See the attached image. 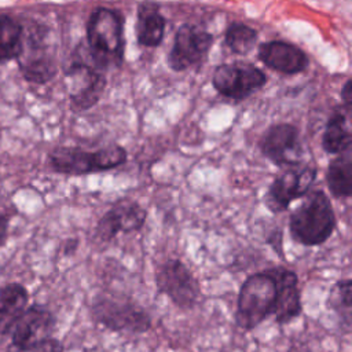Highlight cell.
<instances>
[{
    "instance_id": "obj_10",
    "label": "cell",
    "mask_w": 352,
    "mask_h": 352,
    "mask_svg": "<svg viewBox=\"0 0 352 352\" xmlns=\"http://www.w3.org/2000/svg\"><path fill=\"white\" fill-rule=\"evenodd\" d=\"M155 285L160 293L182 309H190L198 301V279L179 258H168L157 268Z\"/></svg>"
},
{
    "instance_id": "obj_3",
    "label": "cell",
    "mask_w": 352,
    "mask_h": 352,
    "mask_svg": "<svg viewBox=\"0 0 352 352\" xmlns=\"http://www.w3.org/2000/svg\"><path fill=\"white\" fill-rule=\"evenodd\" d=\"M126 160V150L116 143L94 150L60 146L54 148L48 155L50 166L55 172L67 176H84L111 170L122 166Z\"/></svg>"
},
{
    "instance_id": "obj_7",
    "label": "cell",
    "mask_w": 352,
    "mask_h": 352,
    "mask_svg": "<svg viewBox=\"0 0 352 352\" xmlns=\"http://www.w3.org/2000/svg\"><path fill=\"white\" fill-rule=\"evenodd\" d=\"M316 175V166L308 164L283 169L268 186L264 195V205L272 213L285 212L292 202L304 198L311 191Z\"/></svg>"
},
{
    "instance_id": "obj_22",
    "label": "cell",
    "mask_w": 352,
    "mask_h": 352,
    "mask_svg": "<svg viewBox=\"0 0 352 352\" xmlns=\"http://www.w3.org/2000/svg\"><path fill=\"white\" fill-rule=\"evenodd\" d=\"M258 32L242 22H232L224 32V44L232 54L248 55L256 45Z\"/></svg>"
},
{
    "instance_id": "obj_16",
    "label": "cell",
    "mask_w": 352,
    "mask_h": 352,
    "mask_svg": "<svg viewBox=\"0 0 352 352\" xmlns=\"http://www.w3.org/2000/svg\"><path fill=\"white\" fill-rule=\"evenodd\" d=\"M52 315L41 307H30L12 326V344L22 351L32 349L40 341L48 338L52 327Z\"/></svg>"
},
{
    "instance_id": "obj_1",
    "label": "cell",
    "mask_w": 352,
    "mask_h": 352,
    "mask_svg": "<svg viewBox=\"0 0 352 352\" xmlns=\"http://www.w3.org/2000/svg\"><path fill=\"white\" fill-rule=\"evenodd\" d=\"M125 18L122 12L109 7H96L88 16L85 38L88 44V59L106 72L109 67H120L125 52Z\"/></svg>"
},
{
    "instance_id": "obj_21",
    "label": "cell",
    "mask_w": 352,
    "mask_h": 352,
    "mask_svg": "<svg viewBox=\"0 0 352 352\" xmlns=\"http://www.w3.org/2000/svg\"><path fill=\"white\" fill-rule=\"evenodd\" d=\"M22 26L7 15H0V63L18 58L22 51Z\"/></svg>"
},
{
    "instance_id": "obj_15",
    "label": "cell",
    "mask_w": 352,
    "mask_h": 352,
    "mask_svg": "<svg viewBox=\"0 0 352 352\" xmlns=\"http://www.w3.org/2000/svg\"><path fill=\"white\" fill-rule=\"evenodd\" d=\"M276 283V301L274 307V316L279 324L292 322L301 314V293L298 287V278L294 271L278 265L267 268Z\"/></svg>"
},
{
    "instance_id": "obj_13",
    "label": "cell",
    "mask_w": 352,
    "mask_h": 352,
    "mask_svg": "<svg viewBox=\"0 0 352 352\" xmlns=\"http://www.w3.org/2000/svg\"><path fill=\"white\" fill-rule=\"evenodd\" d=\"M258 60L280 74L293 76L307 70L309 58L304 50L285 40L264 41L257 48Z\"/></svg>"
},
{
    "instance_id": "obj_4",
    "label": "cell",
    "mask_w": 352,
    "mask_h": 352,
    "mask_svg": "<svg viewBox=\"0 0 352 352\" xmlns=\"http://www.w3.org/2000/svg\"><path fill=\"white\" fill-rule=\"evenodd\" d=\"M275 301L276 283L272 275L267 270L249 275L239 289L236 324L245 330L254 329L274 312Z\"/></svg>"
},
{
    "instance_id": "obj_23",
    "label": "cell",
    "mask_w": 352,
    "mask_h": 352,
    "mask_svg": "<svg viewBox=\"0 0 352 352\" xmlns=\"http://www.w3.org/2000/svg\"><path fill=\"white\" fill-rule=\"evenodd\" d=\"M351 292L352 282L349 278H345L333 286L327 298L329 308L337 314L346 331L351 327Z\"/></svg>"
},
{
    "instance_id": "obj_19",
    "label": "cell",
    "mask_w": 352,
    "mask_h": 352,
    "mask_svg": "<svg viewBox=\"0 0 352 352\" xmlns=\"http://www.w3.org/2000/svg\"><path fill=\"white\" fill-rule=\"evenodd\" d=\"M326 183L331 195L337 199H346L352 190V154L351 150L336 155L327 166Z\"/></svg>"
},
{
    "instance_id": "obj_26",
    "label": "cell",
    "mask_w": 352,
    "mask_h": 352,
    "mask_svg": "<svg viewBox=\"0 0 352 352\" xmlns=\"http://www.w3.org/2000/svg\"><path fill=\"white\" fill-rule=\"evenodd\" d=\"M7 228H8L7 217H0V246L4 245L7 239Z\"/></svg>"
},
{
    "instance_id": "obj_14",
    "label": "cell",
    "mask_w": 352,
    "mask_h": 352,
    "mask_svg": "<svg viewBox=\"0 0 352 352\" xmlns=\"http://www.w3.org/2000/svg\"><path fill=\"white\" fill-rule=\"evenodd\" d=\"M18 58L25 78L32 82H47L56 73L55 56L47 47L43 36L37 33H32L28 37L23 34L22 51Z\"/></svg>"
},
{
    "instance_id": "obj_17",
    "label": "cell",
    "mask_w": 352,
    "mask_h": 352,
    "mask_svg": "<svg viewBox=\"0 0 352 352\" xmlns=\"http://www.w3.org/2000/svg\"><path fill=\"white\" fill-rule=\"evenodd\" d=\"M166 28V18L160 11V4L142 1L138 4L136 38L138 44L147 48L161 45Z\"/></svg>"
},
{
    "instance_id": "obj_11",
    "label": "cell",
    "mask_w": 352,
    "mask_h": 352,
    "mask_svg": "<svg viewBox=\"0 0 352 352\" xmlns=\"http://www.w3.org/2000/svg\"><path fill=\"white\" fill-rule=\"evenodd\" d=\"M147 210L135 199L118 198L99 219L95 232L102 242H110L120 234L140 231L146 223Z\"/></svg>"
},
{
    "instance_id": "obj_24",
    "label": "cell",
    "mask_w": 352,
    "mask_h": 352,
    "mask_svg": "<svg viewBox=\"0 0 352 352\" xmlns=\"http://www.w3.org/2000/svg\"><path fill=\"white\" fill-rule=\"evenodd\" d=\"M30 352H62V345L58 340L55 338H45L36 344Z\"/></svg>"
},
{
    "instance_id": "obj_2",
    "label": "cell",
    "mask_w": 352,
    "mask_h": 352,
    "mask_svg": "<svg viewBox=\"0 0 352 352\" xmlns=\"http://www.w3.org/2000/svg\"><path fill=\"white\" fill-rule=\"evenodd\" d=\"M336 226L333 205L322 190H311L289 219L292 239L304 246L323 245L333 235Z\"/></svg>"
},
{
    "instance_id": "obj_9",
    "label": "cell",
    "mask_w": 352,
    "mask_h": 352,
    "mask_svg": "<svg viewBox=\"0 0 352 352\" xmlns=\"http://www.w3.org/2000/svg\"><path fill=\"white\" fill-rule=\"evenodd\" d=\"M70 87V107L81 113L92 109L102 99L107 78L103 72L96 69L89 59L77 56L66 72Z\"/></svg>"
},
{
    "instance_id": "obj_5",
    "label": "cell",
    "mask_w": 352,
    "mask_h": 352,
    "mask_svg": "<svg viewBox=\"0 0 352 352\" xmlns=\"http://www.w3.org/2000/svg\"><path fill=\"white\" fill-rule=\"evenodd\" d=\"M265 84L267 74L250 62L235 60L220 63L214 67L212 74V85L214 91L234 103L248 99L258 92Z\"/></svg>"
},
{
    "instance_id": "obj_25",
    "label": "cell",
    "mask_w": 352,
    "mask_h": 352,
    "mask_svg": "<svg viewBox=\"0 0 352 352\" xmlns=\"http://www.w3.org/2000/svg\"><path fill=\"white\" fill-rule=\"evenodd\" d=\"M341 99L344 110L349 114L351 113V104H352V81L351 78H346L345 84L341 88Z\"/></svg>"
},
{
    "instance_id": "obj_8",
    "label": "cell",
    "mask_w": 352,
    "mask_h": 352,
    "mask_svg": "<svg viewBox=\"0 0 352 352\" xmlns=\"http://www.w3.org/2000/svg\"><path fill=\"white\" fill-rule=\"evenodd\" d=\"M261 154L279 168L302 165L304 148L300 140V131L294 124L278 122L270 125L258 139Z\"/></svg>"
},
{
    "instance_id": "obj_18",
    "label": "cell",
    "mask_w": 352,
    "mask_h": 352,
    "mask_svg": "<svg viewBox=\"0 0 352 352\" xmlns=\"http://www.w3.org/2000/svg\"><path fill=\"white\" fill-rule=\"evenodd\" d=\"M348 116L345 110H336L329 117L322 133V148L327 154L338 155L351 150L352 136Z\"/></svg>"
},
{
    "instance_id": "obj_12",
    "label": "cell",
    "mask_w": 352,
    "mask_h": 352,
    "mask_svg": "<svg viewBox=\"0 0 352 352\" xmlns=\"http://www.w3.org/2000/svg\"><path fill=\"white\" fill-rule=\"evenodd\" d=\"M94 318L111 330L146 331L150 327V316L136 304L113 298L98 297L92 307Z\"/></svg>"
},
{
    "instance_id": "obj_20",
    "label": "cell",
    "mask_w": 352,
    "mask_h": 352,
    "mask_svg": "<svg viewBox=\"0 0 352 352\" xmlns=\"http://www.w3.org/2000/svg\"><path fill=\"white\" fill-rule=\"evenodd\" d=\"M28 304V292L18 283H11L0 289V333L12 329L16 319L23 314Z\"/></svg>"
},
{
    "instance_id": "obj_6",
    "label": "cell",
    "mask_w": 352,
    "mask_h": 352,
    "mask_svg": "<svg viewBox=\"0 0 352 352\" xmlns=\"http://www.w3.org/2000/svg\"><path fill=\"white\" fill-rule=\"evenodd\" d=\"M214 37L208 30L190 22L182 23L175 36L168 54L166 63L173 72H186L199 67L208 58Z\"/></svg>"
}]
</instances>
